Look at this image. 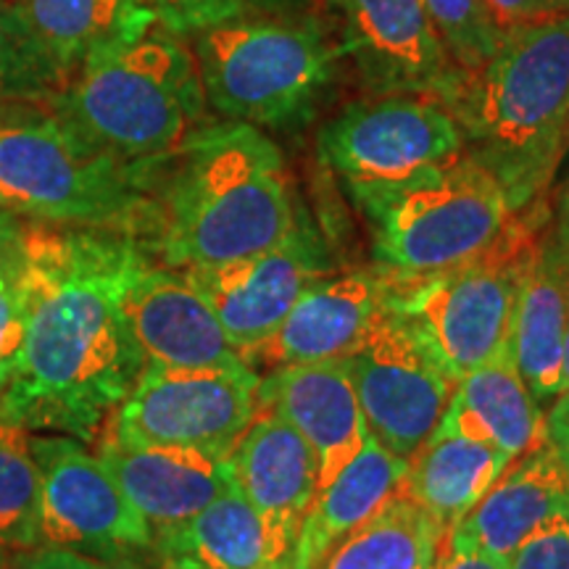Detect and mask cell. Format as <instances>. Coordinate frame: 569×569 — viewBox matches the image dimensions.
Returning <instances> with one entry per match:
<instances>
[{"instance_id":"1","label":"cell","mask_w":569,"mask_h":569,"mask_svg":"<svg viewBox=\"0 0 569 569\" xmlns=\"http://www.w3.org/2000/svg\"><path fill=\"white\" fill-rule=\"evenodd\" d=\"M148 259L132 234L27 222L30 336L0 417L82 443L101 438L142 372L124 293Z\"/></svg>"},{"instance_id":"2","label":"cell","mask_w":569,"mask_h":569,"mask_svg":"<svg viewBox=\"0 0 569 569\" xmlns=\"http://www.w3.org/2000/svg\"><path fill=\"white\" fill-rule=\"evenodd\" d=\"M301 211L288 161L264 130L206 122L161 161L148 251L180 269L230 264L280 243Z\"/></svg>"},{"instance_id":"3","label":"cell","mask_w":569,"mask_h":569,"mask_svg":"<svg viewBox=\"0 0 569 569\" xmlns=\"http://www.w3.org/2000/svg\"><path fill=\"white\" fill-rule=\"evenodd\" d=\"M438 103L511 209L543 201L569 153V13L503 32L496 53L478 69H459Z\"/></svg>"},{"instance_id":"4","label":"cell","mask_w":569,"mask_h":569,"mask_svg":"<svg viewBox=\"0 0 569 569\" xmlns=\"http://www.w3.org/2000/svg\"><path fill=\"white\" fill-rule=\"evenodd\" d=\"M161 161L103 151L48 101H0V209L27 222L124 232L148 246Z\"/></svg>"},{"instance_id":"5","label":"cell","mask_w":569,"mask_h":569,"mask_svg":"<svg viewBox=\"0 0 569 569\" xmlns=\"http://www.w3.org/2000/svg\"><path fill=\"white\" fill-rule=\"evenodd\" d=\"M48 103L124 161L169 159L211 122L193 48L159 24L92 56Z\"/></svg>"},{"instance_id":"6","label":"cell","mask_w":569,"mask_h":569,"mask_svg":"<svg viewBox=\"0 0 569 569\" xmlns=\"http://www.w3.org/2000/svg\"><path fill=\"white\" fill-rule=\"evenodd\" d=\"M209 109L227 122L288 130L309 122L343 51L311 17H238L193 34Z\"/></svg>"},{"instance_id":"7","label":"cell","mask_w":569,"mask_h":569,"mask_svg":"<svg viewBox=\"0 0 569 569\" xmlns=\"http://www.w3.org/2000/svg\"><path fill=\"white\" fill-rule=\"evenodd\" d=\"M551 224L549 201L517 211L488 251L422 280H393L390 309L453 380L511 343V319L532 256Z\"/></svg>"},{"instance_id":"8","label":"cell","mask_w":569,"mask_h":569,"mask_svg":"<svg viewBox=\"0 0 569 569\" xmlns=\"http://www.w3.org/2000/svg\"><path fill=\"white\" fill-rule=\"evenodd\" d=\"M353 203L372 230L375 264L401 282L475 259L517 217L496 177L469 153Z\"/></svg>"},{"instance_id":"9","label":"cell","mask_w":569,"mask_h":569,"mask_svg":"<svg viewBox=\"0 0 569 569\" xmlns=\"http://www.w3.org/2000/svg\"><path fill=\"white\" fill-rule=\"evenodd\" d=\"M317 151L356 201L446 167L467 146L459 122L436 98L375 96L332 117Z\"/></svg>"},{"instance_id":"10","label":"cell","mask_w":569,"mask_h":569,"mask_svg":"<svg viewBox=\"0 0 569 569\" xmlns=\"http://www.w3.org/2000/svg\"><path fill=\"white\" fill-rule=\"evenodd\" d=\"M259 372L142 367L101 436L227 459L259 411Z\"/></svg>"},{"instance_id":"11","label":"cell","mask_w":569,"mask_h":569,"mask_svg":"<svg viewBox=\"0 0 569 569\" xmlns=\"http://www.w3.org/2000/svg\"><path fill=\"white\" fill-rule=\"evenodd\" d=\"M30 443L38 465V546L103 561H132L153 549L148 522L88 443L61 432H32Z\"/></svg>"},{"instance_id":"12","label":"cell","mask_w":569,"mask_h":569,"mask_svg":"<svg viewBox=\"0 0 569 569\" xmlns=\"http://www.w3.org/2000/svg\"><path fill=\"white\" fill-rule=\"evenodd\" d=\"M346 365L369 436L393 457L409 461L436 432L457 380L393 309Z\"/></svg>"},{"instance_id":"13","label":"cell","mask_w":569,"mask_h":569,"mask_svg":"<svg viewBox=\"0 0 569 569\" xmlns=\"http://www.w3.org/2000/svg\"><path fill=\"white\" fill-rule=\"evenodd\" d=\"M184 272L248 365L251 353L274 336L298 298L332 272V259L322 232L303 209L290 232L267 251Z\"/></svg>"},{"instance_id":"14","label":"cell","mask_w":569,"mask_h":569,"mask_svg":"<svg viewBox=\"0 0 569 569\" xmlns=\"http://www.w3.org/2000/svg\"><path fill=\"white\" fill-rule=\"evenodd\" d=\"M340 21V51L372 96L438 98L459 67L432 30L422 0H327Z\"/></svg>"},{"instance_id":"15","label":"cell","mask_w":569,"mask_h":569,"mask_svg":"<svg viewBox=\"0 0 569 569\" xmlns=\"http://www.w3.org/2000/svg\"><path fill=\"white\" fill-rule=\"evenodd\" d=\"M124 317L142 367L234 369L248 367L190 274L148 259L124 293Z\"/></svg>"},{"instance_id":"16","label":"cell","mask_w":569,"mask_h":569,"mask_svg":"<svg viewBox=\"0 0 569 569\" xmlns=\"http://www.w3.org/2000/svg\"><path fill=\"white\" fill-rule=\"evenodd\" d=\"M393 280L386 269H353L311 284L264 346L248 359L253 369L346 361L367 343L390 311Z\"/></svg>"},{"instance_id":"17","label":"cell","mask_w":569,"mask_h":569,"mask_svg":"<svg viewBox=\"0 0 569 569\" xmlns=\"http://www.w3.org/2000/svg\"><path fill=\"white\" fill-rule=\"evenodd\" d=\"M259 409L280 415L309 443L319 490L356 459L369 427L346 361L288 365L259 377Z\"/></svg>"},{"instance_id":"18","label":"cell","mask_w":569,"mask_h":569,"mask_svg":"<svg viewBox=\"0 0 569 569\" xmlns=\"http://www.w3.org/2000/svg\"><path fill=\"white\" fill-rule=\"evenodd\" d=\"M98 457L151 528L153 538L188 522L234 486L230 461L167 446L122 443L101 436Z\"/></svg>"},{"instance_id":"19","label":"cell","mask_w":569,"mask_h":569,"mask_svg":"<svg viewBox=\"0 0 569 569\" xmlns=\"http://www.w3.org/2000/svg\"><path fill=\"white\" fill-rule=\"evenodd\" d=\"M227 461L240 493L293 551L301 519L319 490V467L309 443L280 415L259 409Z\"/></svg>"},{"instance_id":"20","label":"cell","mask_w":569,"mask_h":569,"mask_svg":"<svg viewBox=\"0 0 569 569\" xmlns=\"http://www.w3.org/2000/svg\"><path fill=\"white\" fill-rule=\"evenodd\" d=\"M569 511V472L549 438L511 461L472 511L448 530V543L509 559L546 519Z\"/></svg>"},{"instance_id":"21","label":"cell","mask_w":569,"mask_h":569,"mask_svg":"<svg viewBox=\"0 0 569 569\" xmlns=\"http://www.w3.org/2000/svg\"><path fill=\"white\" fill-rule=\"evenodd\" d=\"M167 569H290L293 551L282 546L253 503L230 486L209 507L153 538Z\"/></svg>"},{"instance_id":"22","label":"cell","mask_w":569,"mask_h":569,"mask_svg":"<svg viewBox=\"0 0 569 569\" xmlns=\"http://www.w3.org/2000/svg\"><path fill=\"white\" fill-rule=\"evenodd\" d=\"M567 319L569 243L549 224L519 288L511 319V353L538 401L559 396Z\"/></svg>"},{"instance_id":"23","label":"cell","mask_w":569,"mask_h":569,"mask_svg":"<svg viewBox=\"0 0 569 569\" xmlns=\"http://www.w3.org/2000/svg\"><path fill=\"white\" fill-rule=\"evenodd\" d=\"M440 422L498 448L511 461L546 440V415L519 372L511 343L457 380Z\"/></svg>"},{"instance_id":"24","label":"cell","mask_w":569,"mask_h":569,"mask_svg":"<svg viewBox=\"0 0 569 569\" xmlns=\"http://www.w3.org/2000/svg\"><path fill=\"white\" fill-rule=\"evenodd\" d=\"M403 475L407 461L393 457L380 440L369 436L351 465L330 486L317 490L301 519L290 569H315L340 538L367 522L401 490Z\"/></svg>"},{"instance_id":"25","label":"cell","mask_w":569,"mask_h":569,"mask_svg":"<svg viewBox=\"0 0 569 569\" xmlns=\"http://www.w3.org/2000/svg\"><path fill=\"white\" fill-rule=\"evenodd\" d=\"M509 457L440 422L407 461L401 490L451 530L507 472Z\"/></svg>"},{"instance_id":"26","label":"cell","mask_w":569,"mask_h":569,"mask_svg":"<svg viewBox=\"0 0 569 569\" xmlns=\"http://www.w3.org/2000/svg\"><path fill=\"white\" fill-rule=\"evenodd\" d=\"M56 69L69 80L96 53L151 30L156 19L138 0H13Z\"/></svg>"},{"instance_id":"27","label":"cell","mask_w":569,"mask_h":569,"mask_svg":"<svg viewBox=\"0 0 569 569\" xmlns=\"http://www.w3.org/2000/svg\"><path fill=\"white\" fill-rule=\"evenodd\" d=\"M448 530L398 490L367 522L340 538L315 569H430Z\"/></svg>"},{"instance_id":"28","label":"cell","mask_w":569,"mask_h":569,"mask_svg":"<svg viewBox=\"0 0 569 569\" xmlns=\"http://www.w3.org/2000/svg\"><path fill=\"white\" fill-rule=\"evenodd\" d=\"M32 432L0 417V553L38 546V465Z\"/></svg>"},{"instance_id":"29","label":"cell","mask_w":569,"mask_h":569,"mask_svg":"<svg viewBox=\"0 0 569 569\" xmlns=\"http://www.w3.org/2000/svg\"><path fill=\"white\" fill-rule=\"evenodd\" d=\"M63 82L67 80L19 6L13 0H0V98L48 101Z\"/></svg>"},{"instance_id":"30","label":"cell","mask_w":569,"mask_h":569,"mask_svg":"<svg viewBox=\"0 0 569 569\" xmlns=\"http://www.w3.org/2000/svg\"><path fill=\"white\" fill-rule=\"evenodd\" d=\"M422 6L446 53L461 71L482 67L501 46L503 32L486 0H422Z\"/></svg>"},{"instance_id":"31","label":"cell","mask_w":569,"mask_h":569,"mask_svg":"<svg viewBox=\"0 0 569 569\" xmlns=\"http://www.w3.org/2000/svg\"><path fill=\"white\" fill-rule=\"evenodd\" d=\"M32 284L27 272V248L19 267L0 274V393L11 386L30 336Z\"/></svg>"},{"instance_id":"32","label":"cell","mask_w":569,"mask_h":569,"mask_svg":"<svg viewBox=\"0 0 569 569\" xmlns=\"http://www.w3.org/2000/svg\"><path fill=\"white\" fill-rule=\"evenodd\" d=\"M163 30L193 38L213 24L248 13L246 0H138Z\"/></svg>"},{"instance_id":"33","label":"cell","mask_w":569,"mask_h":569,"mask_svg":"<svg viewBox=\"0 0 569 569\" xmlns=\"http://www.w3.org/2000/svg\"><path fill=\"white\" fill-rule=\"evenodd\" d=\"M507 569H569V511L546 519L511 551Z\"/></svg>"},{"instance_id":"34","label":"cell","mask_w":569,"mask_h":569,"mask_svg":"<svg viewBox=\"0 0 569 569\" xmlns=\"http://www.w3.org/2000/svg\"><path fill=\"white\" fill-rule=\"evenodd\" d=\"M3 569H138L134 561H103L84 553L56 549V546H32L6 557Z\"/></svg>"},{"instance_id":"35","label":"cell","mask_w":569,"mask_h":569,"mask_svg":"<svg viewBox=\"0 0 569 569\" xmlns=\"http://www.w3.org/2000/svg\"><path fill=\"white\" fill-rule=\"evenodd\" d=\"M486 3L501 32L569 13V0H486Z\"/></svg>"},{"instance_id":"36","label":"cell","mask_w":569,"mask_h":569,"mask_svg":"<svg viewBox=\"0 0 569 569\" xmlns=\"http://www.w3.org/2000/svg\"><path fill=\"white\" fill-rule=\"evenodd\" d=\"M27 248V219L0 209V274L19 267Z\"/></svg>"},{"instance_id":"37","label":"cell","mask_w":569,"mask_h":569,"mask_svg":"<svg viewBox=\"0 0 569 569\" xmlns=\"http://www.w3.org/2000/svg\"><path fill=\"white\" fill-rule=\"evenodd\" d=\"M430 569H507V559L478 549H467V546H453L446 538L443 549L438 551Z\"/></svg>"},{"instance_id":"38","label":"cell","mask_w":569,"mask_h":569,"mask_svg":"<svg viewBox=\"0 0 569 569\" xmlns=\"http://www.w3.org/2000/svg\"><path fill=\"white\" fill-rule=\"evenodd\" d=\"M546 438L557 448L569 472V393L557 396V403L546 415Z\"/></svg>"},{"instance_id":"39","label":"cell","mask_w":569,"mask_h":569,"mask_svg":"<svg viewBox=\"0 0 569 569\" xmlns=\"http://www.w3.org/2000/svg\"><path fill=\"white\" fill-rule=\"evenodd\" d=\"M319 6V0H246V9H251L261 17H311Z\"/></svg>"},{"instance_id":"40","label":"cell","mask_w":569,"mask_h":569,"mask_svg":"<svg viewBox=\"0 0 569 569\" xmlns=\"http://www.w3.org/2000/svg\"><path fill=\"white\" fill-rule=\"evenodd\" d=\"M551 227L561 240H567L569 243V180L565 182V188H561L557 209L551 211Z\"/></svg>"},{"instance_id":"41","label":"cell","mask_w":569,"mask_h":569,"mask_svg":"<svg viewBox=\"0 0 569 569\" xmlns=\"http://www.w3.org/2000/svg\"><path fill=\"white\" fill-rule=\"evenodd\" d=\"M569 393V319L565 330V351H561V380H559V396Z\"/></svg>"},{"instance_id":"42","label":"cell","mask_w":569,"mask_h":569,"mask_svg":"<svg viewBox=\"0 0 569 569\" xmlns=\"http://www.w3.org/2000/svg\"><path fill=\"white\" fill-rule=\"evenodd\" d=\"M6 557H9V553H0V569L6 567Z\"/></svg>"},{"instance_id":"43","label":"cell","mask_w":569,"mask_h":569,"mask_svg":"<svg viewBox=\"0 0 569 569\" xmlns=\"http://www.w3.org/2000/svg\"><path fill=\"white\" fill-rule=\"evenodd\" d=\"M0 101H3V98H0Z\"/></svg>"}]
</instances>
